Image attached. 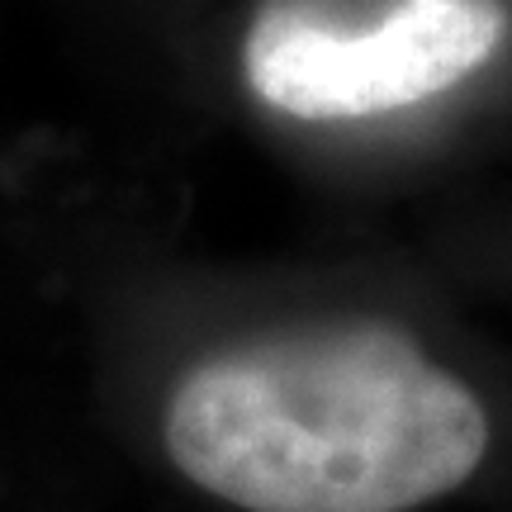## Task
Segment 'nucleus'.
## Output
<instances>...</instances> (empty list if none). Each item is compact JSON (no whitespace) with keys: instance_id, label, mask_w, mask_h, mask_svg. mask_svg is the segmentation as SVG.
<instances>
[{"instance_id":"f257e3e1","label":"nucleus","mask_w":512,"mask_h":512,"mask_svg":"<svg viewBox=\"0 0 512 512\" xmlns=\"http://www.w3.org/2000/svg\"><path fill=\"white\" fill-rule=\"evenodd\" d=\"M171 465L242 512H413L489 456V413L394 323L256 332L171 384Z\"/></svg>"},{"instance_id":"f03ea898","label":"nucleus","mask_w":512,"mask_h":512,"mask_svg":"<svg viewBox=\"0 0 512 512\" xmlns=\"http://www.w3.org/2000/svg\"><path fill=\"white\" fill-rule=\"evenodd\" d=\"M489 0H399L370 24H337L275 0L247 29L242 72L294 119H375L475 76L503 43Z\"/></svg>"}]
</instances>
